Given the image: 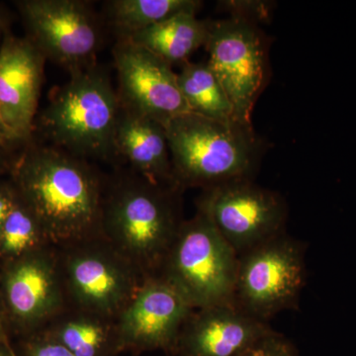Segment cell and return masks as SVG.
Here are the masks:
<instances>
[{"label": "cell", "instance_id": "7a4b0ae2", "mask_svg": "<svg viewBox=\"0 0 356 356\" xmlns=\"http://www.w3.org/2000/svg\"><path fill=\"white\" fill-rule=\"evenodd\" d=\"M182 189L129 172L106 178L100 234L144 277H156L184 220Z\"/></svg>", "mask_w": 356, "mask_h": 356}, {"label": "cell", "instance_id": "83f0119b", "mask_svg": "<svg viewBox=\"0 0 356 356\" xmlns=\"http://www.w3.org/2000/svg\"><path fill=\"white\" fill-rule=\"evenodd\" d=\"M4 318H6V315H4V307L3 303H2L1 294H0V334H6V332L3 331V322Z\"/></svg>", "mask_w": 356, "mask_h": 356}, {"label": "cell", "instance_id": "8992f818", "mask_svg": "<svg viewBox=\"0 0 356 356\" xmlns=\"http://www.w3.org/2000/svg\"><path fill=\"white\" fill-rule=\"evenodd\" d=\"M56 248L67 306L116 318L146 280L102 236Z\"/></svg>", "mask_w": 356, "mask_h": 356}, {"label": "cell", "instance_id": "6da1fadb", "mask_svg": "<svg viewBox=\"0 0 356 356\" xmlns=\"http://www.w3.org/2000/svg\"><path fill=\"white\" fill-rule=\"evenodd\" d=\"M106 178L89 163L51 145H31L16 161L13 184L55 247L102 236Z\"/></svg>", "mask_w": 356, "mask_h": 356}, {"label": "cell", "instance_id": "e0dca14e", "mask_svg": "<svg viewBox=\"0 0 356 356\" xmlns=\"http://www.w3.org/2000/svg\"><path fill=\"white\" fill-rule=\"evenodd\" d=\"M74 356H118L116 318L67 306L43 331Z\"/></svg>", "mask_w": 356, "mask_h": 356}, {"label": "cell", "instance_id": "4fadbf2b", "mask_svg": "<svg viewBox=\"0 0 356 356\" xmlns=\"http://www.w3.org/2000/svg\"><path fill=\"white\" fill-rule=\"evenodd\" d=\"M193 309L161 277H149L116 318L121 353H175Z\"/></svg>", "mask_w": 356, "mask_h": 356}, {"label": "cell", "instance_id": "484cf974", "mask_svg": "<svg viewBox=\"0 0 356 356\" xmlns=\"http://www.w3.org/2000/svg\"><path fill=\"white\" fill-rule=\"evenodd\" d=\"M0 356H17L9 346L6 334H0Z\"/></svg>", "mask_w": 356, "mask_h": 356}, {"label": "cell", "instance_id": "7c38bea8", "mask_svg": "<svg viewBox=\"0 0 356 356\" xmlns=\"http://www.w3.org/2000/svg\"><path fill=\"white\" fill-rule=\"evenodd\" d=\"M113 58L123 106L163 126L191 112L172 65L128 39H118Z\"/></svg>", "mask_w": 356, "mask_h": 356}, {"label": "cell", "instance_id": "ac0fdd59", "mask_svg": "<svg viewBox=\"0 0 356 356\" xmlns=\"http://www.w3.org/2000/svg\"><path fill=\"white\" fill-rule=\"evenodd\" d=\"M209 21L199 20L196 13H180L126 38L140 44L172 65L188 62L192 54L205 47Z\"/></svg>", "mask_w": 356, "mask_h": 356}, {"label": "cell", "instance_id": "7402d4cb", "mask_svg": "<svg viewBox=\"0 0 356 356\" xmlns=\"http://www.w3.org/2000/svg\"><path fill=\"white\" fill-rule=\"evenodd\" d=\"M240 356H299V355L294 344L286 337L273 330L252 344Z\"/></svg>", "mask_w": 356, "mask_h": 356}, {"label": "cell", "instance_id": "44dd1931", "mask_svg": "<svg viewBox=\"0 0 356 356\" xmlns=\"http://www.w3.org/2000/svg\"><path fill=\"white\" fill-rule=\"evenodd\" d=\"M49 245H53L36 218L19 200L0 229V259L13 261Z\"/></svg>", "mask_w": 356, "mask_h": 356}, {"label": "cell", "instance_id": "ba28073f", "mask_svg": "<svg viewBox=\"0 0 356 356\" xmlns=\"http://www.w3.org/2000/svg\"><path fill=\"white\" fill-rule=\"evenodd\" d=\"M205 48L208 65L221 83L232 108L234 120L252 128V114L266 84V47L254 21L234 15L210 22Z\"/></svg>", "mask_w": 356, "mask_h": 356}, {"label": "cell", "instance_id": "cb8c5ba5", "mask_svg": "<svg viewBox=\"0 0 356 356\" xmlns=\"http://www.w3.org/2000/svg\"><path fill=\"white\" fill-rule=\"evenodd\" d=\"M18 202H19V198L13 184L0 182V229L3 226L6 218L16 207Z\"/></svg>", "mask_w": 356, "mask_h": 356}, {"label": "cell", "instance_id": "ffe728a7", "mask_svg": "<svg viewBox=\"0 0 356 356\" xmlns=\"http://www.w3.org/2000/svg\"><path fill=\"white\" fill-rule=\"evenodd\" d=\"M181 65L178 86L191 113L215 120L235 121L231 103L208 63L188 60Z\"/></svg>", "mask_w": 356, "mask_h": 356}, {"label": "cell", "instance_id": "5bb4252c", "mask_svg": "<svg viewBox=\"0 0 356 356\" xmlns=\"http://www.w3.org/2000/svg\"><path fill=\"white\" fill-rule=\"evenodd\" d=\"M46 58L28 38L6 33L0 44V108L13 142L31 138Z\"/></svg>", "mask_w": 356, "mask_h": 356}, {"label": "cell", "instance_id": "603a6c76", "mask_svg": "<svg viewBox=\"0 0 356 356\" xmlns=\"http://www.w3.org/2000/svg\"><path fill=\"white\" fill-rule=\"evenodd\" d=\"M21 356H74L65 346L43 332L26 337Z\"/></svg>", "mask_w": 356, "mask_h": 356}, {"label": "cell", "instance_id": "d6986e66", "mask_svg": "<svg viewBox=\"0 0 356 356\" xmlns=\"http://www.w3.org/2000/svg\"><path fill=\"white\" fill-rule=\"evenodd\" d=\"M197 0H111L105 2L106 19L118 39H126L180 13H197Z\"/></svg>", "mask_w": 356, "mask_h": 356}, {"label": "cell", "instance_id": "30bf717a", "mask_svg": "<svg viewBox=\"0 0 356 356\" xmlns=\"http://www.w3.org/2000/svg\"><path fill=\"white\" fill-rule=\"evenodd\" d=\"M27 38L44 57L70 74L95 64L100 46L99 19L81 0H21L15 2Z\"/></svg>", "mask_w": 356, "mask_h": 356}, {"label": "cell", "instance_id": "4316f807", "mask_svg": "<svg viewBox=\"0 0 356 356\" xmlns=\"http://www.w3.org/2000/svg\"><path fill=\"white\" fill-rule=\"evenodd\" d=\"M7 24H8V18L3 9L0 7V36H4L6 34Z\"/></svg>", "mask_w": 356, "mask_h": 356}, {"label": "cell", "instance_id": "8fae6325", "mask_svg": "<svg viewBox=\"0 0 356 356\" xmlns=\"http://www.w3.org/2000/svg\"><path fill=\"white\" fill-rule=\"evenodd\" d=\"M0 294L6 318L16 331L25 337L43 331L67 306L57 248L4 262Z\"/></svg>", "mask_w": 356, "mask_h": 356}, {"label": "cell", "instance_id": "3957f363", "mask_svg": "<svg viewBox=\"0 0 356 356\" xmlns=\"http://www.w3.org/2000/svg\"><path fill=\"white\" fill-rule=\"evenodd\" d=\"M175 184L206 189L252 178L261 154L254 128L189 113L165 126Z\"/></svg>", "mask_w": 356, "mask_h": 356}, {"label": "cell", "instance_id": "9c48e42d", "mask_svg": "<svg viewBox=\"0 0 356 356\" xmlns=\"http://www.w3.org/2000/svg\"><path fill=\"white\" fill-rule=\"evenodd\" d=\"M196 205L238 255L285 233L284 199L252 178L203 189Z\"/></svg>", "mask_w": 356, "mask_h": 356}, {"label": "cell", "instance_id": "f1b7e54d", "mask_svg": "<svg viewBox=\"0 0 356 356\" xmlns=\"http://www.w3.org/2000/svg\"><path fill=\"white\" fill-rule=\"evenodd\" d=\"M2 165H3V161H2L1 156H0V170H1Z\"/></svg>", "mask_w": 356, "mask_h": 356}, {"label": "cell", "instance_id": "5b68a950", "mask_svg": "<svg viewBox=\"0 0 356 356\" xmlns=\"http://www.w3.org/2000/svg\"><path fill=\"white\" fill-rule=\"evenodd\" d=\"M238 255L205 215L184 220L158 277L193 310L235 303Z\"/></svg>", "mask_w": 356, "mask_h": 356}, {"label": "cell", "instance_id": "9a60e30c", "mask_svg": "<svg viewBox=\"0 0 356 356\" xmlns=\"http://www.w3.org/2000/svg\"><path fill=\"white\" fill-rule=\"evenodd\" d=\"M273 331L235 303L192 312L178 337L179 356H240L252 344Z\"/></svg>", "mask_w": 356, "mask_h": 356}, {"label": "cell", "instance_id": "277c9868", "mask_svg": "<svg viewBox=\"0 0 356 356\" xmlns=\"http://www.w3.org/2000/svg\"><path fill=\"white\" fill-rule=\"evenodd\" d=\"M121 102L111 81L95 65L70 74L54 91L40 116L50 145L84 159L113 156L114 134Z\"/></svg>", "mask_w": 356, "mask_h": 356}, {"label": "cell", "instance_id": "d4e9b609", "mask_svg": "<svg viewBox=\"0 0 356 356\" xmlns=\"http://www.w3.org/2000/svg\"><path fill=\"white\" fill-rule=\"evenodd\" d=\"M11 142H13V140L2 119L1 108H0V146H4Z\"/></svg>", "mask_w": 356, "mask_h": 356}, {"label": "cell", "instance_id": "52a82bcc", "mask_svg": "<svg viewBox=\"0 0 356 356\" xmlns=\"http://www.w3.org/2000/svg\"><path fill=\"white\" fill-rule=\"evenodd\" d=\"M306 276L305 248L281 234L238 255L235 304L267 323L298 306Z\"/></svg>", "mask_w": 356, "mask_h": 356}, {"label": "cell", "instance_id": "2e32d148", "mask_svg": "<svg viewBox=\"0 0 356 356\" xmlns=\"http://www.w3.org/2000/svg\"><path fill=\"white\" fill-rule=\"evenodd\" d=\"M114 153L125 159L137 175L177 186L165 126L122 104L115 129Z\"/></svg>", "mask_w": 356, "mask_h": 356}]
</instances>
